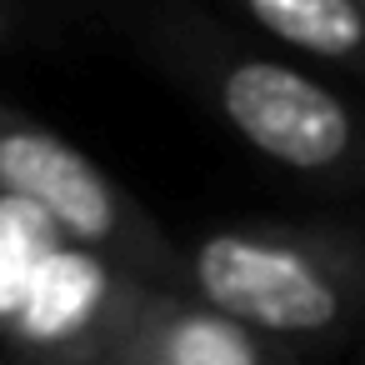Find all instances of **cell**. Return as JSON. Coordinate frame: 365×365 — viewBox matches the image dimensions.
<instances>
[{
	"mask_svg": "<svg viewBox=\"0 0 365 365\" xmlns=\"http://www.w3.org/2000/svg\"><path fill=\"white\" fill-rule=\"evenodd\" d=\"M56 245H61V230L36 205L0 190V330L21 310V300L31 290V275L41 270V260Z\"/></svg>",
	"mask_w": 365,
	"mask_h": 365,
	"instance_id": "52a82bcc",
	"label": "cell"
},
{
	"mask_svg": "<svg viewBox=\"0 0 365 365\" xmlns=\"http://www.w3.org/2000/svg\"><path fill=\"white\" fill-rule=\"evenodd\" d=\"M0 190L36 205L61 240L96 250L140 280L180 285L185 275V250H175L170 235L86 150L11 110H0Z\"/></svg>",
	"mask_w": 365,
	"mask_h": 365,
	"instance_id": "3957f363",
	"label": "cell"
},
{
	"mask_svg": "<svg viewBox=\"0 0 365 365\" xmlns=\"http://www.w3.org/2000/svg\"><path fill=\"white\" fill-rule=\"evenodd\" d=\"M360 6H365V0H360Z\"/></svg>",
	"mask_w": 365,
	"mask_h": 365,
	"instance_id": "9c48e42d",
	"label": "cell"
},
{
	"mask_svg": "<svg viewBox=\"0 0 365 365\" xmlns=\"http://www.w3.org/2000/svg\"><path fill=\"white\" fill-rule=\"evenodd\" d=\"M180 290L290 355L345 345L365 330V225H215L185 250Z\"/></svg>",
	"mask_w": 365,
	"mask_h": 365,
	"instance_id": "6da1fadb",
	"label": "cell"
},
{
	"mask_svg": "<svg viewBox=\"0 0 365 365\" xmlns=\"http://www.w3.org/2000/svg\"><path fill=\"white\" fill-rule=\"evenodd\" d=\"M160 36L175 71L245 150L305 185L365 190V106L350 91L195 11Z\"/></svg>",
	"mask_w": 365,
	"mask_h": 365,
	"instance_id": "7a4b0ae2",
	"label": "cell"
},
{
	"mask_svg": "<svg viewBox=\"0 0 365 365\" xmlns=\"http://www.w3.org/2000/svg\"><path fill=\"white\" fill-rule=\"evenodd\" d=\"M140 285L135 270L61 240L0 335L26 365H110Z\"/></svg>",
	"mask_w": 365,
	"mask_h": 365,
	"instance_id": "277c9868",
	"label": "cell"
},
{
	"mask_svg": "<svg viewBox=\"0 0 365 365\" xmlns=\"http://www.w3.org/2000/svg\"><path fill=\"white\" fill-rule=\"evenodd\" d=\"M280 56L305 71H335L365 86V6L360 0H225Z\"/></svg>",
	"mask_w": 365,
	"mask_h": 365,
	"instance_id": "8992f818",
	"label": "cell"
},
{
	"mask_svg": "<svg viewBox=\"0 0 365 365\" xmlns=\"http://www.w3.org/2000/svg\"><path fill=\"white\" fill-rule=\"evenodd\" d=\"M110 365H305L180 285L145 280Z\"/></svg>",
	"mask_w": 365,
	"mask_h": 365,
	"instance_id": "5b68a950",
	"label": "cell"
},
{
	"mask_svg": "<svg viewBox=\"0 0 365 365\" xmlns=\"http://www.w3.org/2000/svg\"><path fill=\"white\" fill-rule=\"evenodd\" d=\"M0 36H6V6H0Z\"/></svg>",
	"mask_w": 365,
	"mask_h": 365,
	"instance_id": "ba28073f",
	"label": "cell"
}]
</instances>
